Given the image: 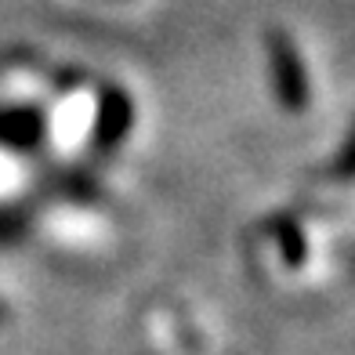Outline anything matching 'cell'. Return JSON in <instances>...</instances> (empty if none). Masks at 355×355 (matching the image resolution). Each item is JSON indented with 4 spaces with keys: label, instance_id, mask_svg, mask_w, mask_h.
Returning <instances> with one entry per match:
<instances>
[{
    "label": "cell",
    "instance_id": "2",
    "mask_svg": "<svg viewBox=\"0 0 355 355\" xmlns=\"http://www.w3.org/2000/svg\"><path fill=\"white\" fill-rule=\"evenodd\" d=\"M131 123H135V105H131V94L116 84H102L98 94V112H94V135L91 145L98 153H112L116 145L127 141L131 135Z\"/></svg>",
    "mask_w": 355,
    "mask_h": 355
},
{
    "label": "cell",
    "instance_id": "3",
    "mask_svg": "<svg viewBox=\"0 0 355 355\" xmlns=\"http://www.w3.org/2000/svg\"><path fill=\"white\" fill-rule=\"evenodd\" d=\"M44 112L33 105H0V141L15 149H33L44 138Z\"/></svg>",
    "mask_w": 355,
    "mask_h": 355
},
{
    "label": "cell",
    "instance_id": "4",
    "mask_svg": "<svg viewBox=\"0 0 355 355\" xmlns=\"http://www.w3.org/2000/svg\"><path fill=\"white\" fill-rule=\"evenodd\" d=\"M276 232H279V254L290 268H297L309 254V243H304V232L297 221H276Z\"/></svg>",
    "mask_w": 355,
    "mask_h": 355
},
{
    "label": "cell",
    "instance_id": "5",
    "mask_svg": "<svg viewBox=\"0 0 355 355\" xmlns=\"http://www.w3.org/2000/svg\"><path fill=\"white\" fill-rule=\"evenodd\" d=\"M4 315H8V304H4V301H0V319H4Z\"/></svg>",
    "mask_w": 355,
    "mask_h": 355
},
{
    "label": "cell",
    "instance_id": "1",
    "mask_svg": "<svg viewBox=\"0 0 355 355\" xmlns=\"http://www.w3.org/2000/svg\"><path fill=\"white\" fill-rule=\"evenodd\" d=\"M265 51H268V69H272V87L286 112H304L309 109V69L297 51V44L290 40L283 29H268L265 33Z\"/></svg>",
    "mask_w": 355,
    "mask_h": 355
}]
</instances>
